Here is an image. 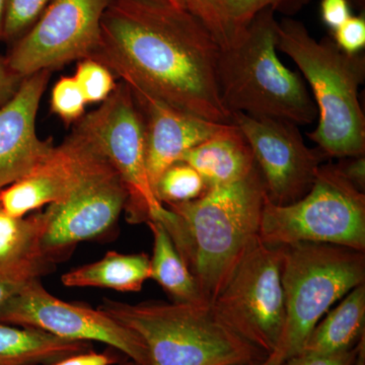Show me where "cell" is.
Segmentation results:
<instances>
[{
  "label": "cell",
  "mask_w": 365,
  "mask_h": 365,
  "mask_svg": "<svg viewBox=\"0 0 365 365\" xmlns=\"http://www.w3.org/2000/svg\"><path fill=\"white\" fill-rule=\"evenodd\" d=\"M180 6L184 7L197 18H200L206 0H176Z\"/></svg>",
  "instance_id": "35"
},
{
  "label": "cell",
  "mask_w": 365,
  "mask_h": 365,
  "mask_svg": "<svg viewBox=\"0 0 365 365\" xmlns=\"http://www.w3.org/2000/svg\"><path fill=\"white\" fill-rule=\"evenodd\" d=\"M180 162L191 165L208 189L241 181L256 170L246 137L234 123H225L203 143L187 151Z\"/></svg>",
  "instance_id": "17"
},
{
  "label": "cell",
  "mask_w": 365,
  "mask_h": 365,
  "mask_svg": "<svg viewBox=\"0 0 365 365\" xmlns=\"http://www.w3.org/2000/svg\"><path fill=\"white\" fill-rule=\"evenodd\" d=\"M259 239L269 246L318 242L365 252V194L336 165H322L297 202L277 205L266 197Z\"/></svg>",
  "instance_id": "7"
},
{
  "label": "cell",
  "mask_w": 365,
  "mask_h": 365,
  "mask_svg": "<svg viewBox=\"0 0 365 365\" xmlns=\"http://www.w3.org/2000/svg\"><path fill=\"white\" fill-rule=\"evenodd\" d=\"M112 0H52L42 16L7 54L9 66L25 78L91 58Z\"/></svg>",
  "instance_id": "10"
},
{
  "label": "cell",
  "mask_w": 365,
  "mask_h": 365,
  "mask_svg": "<svg viewBox=\"0 0 365 365\" xmlns=\"http://www.w3.org/2000/svg\"><path fill=\"white\" fill-rule=\"evenodd\" d=\"M283 361H284L283 355L279 351H274L257 365H282Z\"/></svg>",
  "instance_id": "36"
},
{
  "label": "cell",
  "mask_w": 365,
  "mask_h": 365,
  "mask_svg": "<svg viewBox=\"0 0 365 365\" xmlns=\"http://www.w3.org/2000/svg\"><path fill=\"white\" fill-rule=\"evenodd\" d=\"M91 349V343L62 339L39 329L0 323V365H49Z\"/></svg>",
  "instance_id": "19"
},
{
  "label": "cell",
  "mask_w": 365,
  "mask_h": 365,
  "mask_svg": "<svg viewBox=\"0 0 365 365\" xmlns=\"http://www.w3.org/2000/svg\"><path fill=\"white\" fill-rule=\"evenodd\" d=\"M350 6L348 0H322V21L331 30H337L352 16Z\"/></svg>",
  "instance_id": "31"
},
{
  "label": "cell",
  "mask_w": 365,
  "mask_h": 365,
  "mask_svg": "<svg viewBox=\"0 0 365 365\" xmlns=\"http://www.w3.org/2000/svg\"><path fill=\"white\" fill-rule=\"evenodd\" d=\"M88 105L73 76H62L53 86L51 111L66 124L74 123L86 114Z\"/></svg>",
  "instance_id": "28"
},
{
  "label": "cell",
  "mask_w": 365,
  "mask_h": 365,
  "mask_svg": "<svg viewBox=\"0 0 365 365\" xmlns=\"http://www.w3.org/2000/svg\"><path fill=\"white\" fill-rule=\"evenodd\" d=\"M74 130L90 139L121 178L128 194L125 210L129 222L160 220L165 207L148 178L143 116L129 86L118 83L97 110L76 122Z\"/></svg>",
  "instance_id": "9"
},
{
  "label": "cell",
  "mask_w": 365,
  "mask_h": 365,
  "mask_svg": "<svg viewBox=\"0 0 365 365\" xmlns=\"http://www.w3.org/2000/svg\"><path fill=\"white\" fill-rule=\"evenodd\" d=\"M73 78L88 104H102L118 85L113 72L93 58L79 60Z\"/></svg>",
  "instance_id": "26"
},
{
  "label": "cell",
  "mask_w": 365,
  "mask_h": 365,
  "mask_svg": "<svg viewBox=\"0 0 365 365\" xmlns=\"http://www.w3.org/2000/svg\"><path fill=\"white\" fill-rule=\"evenodd\" d=\"M232 123L248 141L270 202L287 205L306 195L328 158L307 148L297 125L242 113L232 114Z\"/></svg>",
  "instance_id": "13"
},
{
  "label": "cell",
  "mask_w": 365,
  "mask_h": 365,
  "mask_svg": "<svg viewBox=\"0 0 365 365\" xmlns=\"http://www.w3.org/2000/svg\"><path fill=\"white\" fill-rule=\"evenodd\" d=\"M100 309L143 340L148 365H257L267 356L203 302L131 304L106 299Z\"/></svg>",
  "instance_id": "5"
},
{
  "label": "cell",
  "mask_w": 365,
  "mask_h": 365,
  "mask_svg": "<svg viewBox=\"0 0 365 365\" xmlns=\"http://www.w3.org/2000/svg\"><path fill=\"white\" fill-rule=\"evenodd\" d=\"M148 1L158 2V4H174V6H180L179 4H177L176 0H148Z\"/></svg>",
  "instance_id": "40"
},
{
  "label": "cell",
  "mask_w": 365,
  "mask_h": 365,
  "mask_svg": "<svg viewBox=\"0 0 365 365\" xmlns=\"http://www.w3.org/2000/svg\"><path fill=\"white\" fill-rule=\"evenodd\" d=\"M312 0H206L199 20L220 48L234 44L257 14L265 9L294 14Z\"/></svg>",
  "instance_id": "21"
},
{
  "label": "cell",
  "mask_w": 365,
  "mask_h": 365,
  "mask_svg": "<svg viewBox=\"0 0 365 365\" xmlns=\"http://www.w3.org/2000/svg\"><path fill=\"white\" fill-rule=\"evenodd\" d=\"M281 280L287 319L277 351L285 360L302 352L314 327L336 302L364 284L365 253L318 242L283 246Z\"/></svg>",
  "instance_id": "6"
},
{
  "label": "cell",
  "mask_w": 365,
  "mask_h": 365,
  "mask_svg": "<svg viewBox=\"0 0 365 365\" xmlns=\"http://www.w3.org/2000/svg\"><path fill=\"white\" fill-rule=\"evenodd\" d=\"M350 4H353L356 9H359L360 13H364L365 0H348Z\"/></svg>",
  "instance_id": "39"
},
{
  "label": "cell",
  "mask_w": 365,
  "mask_h": 365,
  "mask_svg": "<svg viewBox=\"0 0 365 365\" xmlns=\"http://www.w3.org/2000/svg\"><path fill=\"white\" fill-rule=\"evenodd\" d=\"M130 88V86H129ZM143 116L146 167L151 187L168 168L203 143L225 123H213L173 107L145 91L130 88Z\"/></svg>",
  "instance_id": "16"
},
{
  "label": "cell",
  "mask_w": 365,
  "mask_h": 365,
  "mask_svg": "<svg viewBox=\"0 0 365 365\" xmlns=\"http://www.w3.org/2000/svg\"><path fill=\"white\" fill-rule=\"evenodd\" d=\"M52 0H6L1 41L14 44L42 16Z\"/></svg>",
  "instance_id": "27"
},
{
  "label": "cell",
  "mask_w": 365,
  "mask_h": 365,
  "mask_svg": "<svg viewBox=\"0 0 365 365\" xmlns=\"http://www.w3.org/2000/svg\"><path fill=\"white\" fill-rule=\"evenodd\" d=\"M23 81L24 78L9 66L6 56L0 55V108L14 98Z\"/></svg>",
  "instance_id": "33"
},
{
  "label": "cell",
  "mask_w": 365,
  "mask_h": 365,
  "mask_svg": "<svg viewBox=\"0 0 365 365\" xmlns=\"http://www.w3.org/2000/svg\"><path fill=\"white\" fill-rule=\"evenodd\" d=\"M220 47L182 6L112 0L91 58L121 81L213 123H232L217 83Z\"/></svg>",
  "instance_id": "1"
},
{
  "label": "cell",
  "mask_w": 365,
  "mask_h": 365,
  "mask_svg": "<svg viewBox=\"0 0 365 365\" xmlns=\"http://www.w3.org/2000/svg\"><path fill=\"white\" fill-rule=\"evenodd\" d=\"M118 365H137L136 364H134L133 361H131V360L127 359L125 360L123 362H120V364H118Z\"/></svg>",
  "instance_id": "41"
},
{
  "label": "cell",
  "mask_w": 365,
  "mask_h": 365,
  "mask_svg": "<svg viewBox=\"0 0 365 365\" xmlns=\"http://www.w3.org/2000/svg\"><path fill=\"white\" fill-rule=\"evenodd\" d=\"M359 343L353 349L328 354L302 351L285 359L282 365H354Z\"/></svg>",
  "instance_id": "30"
},
{
  "label": "cell",
  "mask_w": 365,
  "mask_h": 365,
  "mask_svg": "<svg viewBox=\"0 0 365 365\" xmlns=\"http://www.w3.org/2000/svg\"><path fill=\"white\" fill-rule=\"evenodd\" d=\"M277 26L275 11L263 9L237 42L220 48V98L232 116L242 113L297 126L313 124L318 119V110L306 83L278 58Z\"/></svg>",
  "instance_id": "4"
},
{
  "label": "cell",
  "mask_w": 365,
  "mask_h": 365,
  "mask_svg": "<svg viewBox=\"0 0 365 365\" xmlns=\"http://www.w3.org/2000/svg\"><path fill=\"white\" fill-rule=\"evenodd\" d=\"M52 71L26 76L14 98L0 108V190L30 174L54 150L38 135L37 115Z\"/></svg>",
  "instance_id": "15"
},
{
  "label": "cell",
  "mask_w": 365,
  "mask_h": 365,
  "mask_svg": "<svg viewBox=\"0 0 365 365\" xmlns=\"http://www.w3.org/2000/svg\"><path fill=\"white\" fill-rule=\"evenodd\" d=\"M202 177L191 165L177 162L168 168L155 186V194L163 205L195 200L208 191Z\"/></svg>",
  "instance_id": "24"
},
{
  "label": "cell",
  "mask_w": 365,
  "mask_h": 365,
  "mask_svg": "<svg viewBox=\"0 0 365 365\" xmlns=\"http://www.w3.org/2000/svg\"><path fill=\"white\" fill-rule=\"evenodd\" d=\"M277 50L297 64L311 86L318 126L307 133L327 158L365 155V117L359 91L365 79V57L346 54L330 38L318 41L302 21L282 19Z\"/></svg>",
  "instance_id": "3"
},
{
  "label": "cell",
  "mask_w": 365,
  "mask_h": 365,
  "mask_svg": "<svg viewBox=\"0 0 365 365\" xmlns=\"http://www.w3.org/2000/svg\"><path fill=\"white\" fill-rule=\"evenodd\" d=\"M105 158L90 139L73 129L30 174L0 190V210L25 217L61 202Z\"/></svg>",
  "instance_id": "14"
},
{
  "label": "cell",
  "mask_w": 365,
  "mask_h": 365,
  "mask_svg": "<svg viewBox=\"0 0 365 365\" xmlns=\"http://www.w3.org/2000/svg\"><path fill=\"white\" fill-rule=\"evenodd\" d=\"M365 336V283L355 287L323 317L302 351L328 354L356 347Z\"/></svg>",
  "instance_id": "18"
},
{
  "label": "cell",
  "mask_w": 365,
  "mask_h": 365,
  "mask_svg": "<svg viewBox=\"0 0 365 365\" xmlns=\"http://www.w3.org/2000/svg\"><path fill=\"white\" fill-rule=\"evenodd\" d=\"M6 0H0V41H1L2 26H4V11Z\"/></svg>",
  "instance_id": "38"
},
{
  "label": "cell",
  "mask_w": 365,
  "mask_h": 365,
  "mask_svg": "<svg viewBox=\"0 0 365 365\" xmlns=\"http://www.w3.org/2000/svg\"><path fill=\"white\" fill-rule=\"evenodd\" d=\"M0 323L39 329L62 339L100 342L137 365H148L143 340L101 309L71 304L50 294L40 279L26 285L0 311Z\"/></svg>",
  "instance_id": "11"
},
{
  "label": "cell",
  "mask_w": 365,
  "mask_h": 365,
  "mask_svg": "<svg viewBox=\"0 0 365 365\" xmlns=\"http://www.w3.org/2000/svg\"><path fill=\"white\" fill-rule=\"evenodd\" d=\"M266 190L258 168L188 202L165 205L162 223L211 304L249 247L259 237Z\"/></svg>",
  "instance_id": "2"
},
{
  "label": "cell",
  "mask_w": 365,
  "mask_h": 365,
  "mask_svg": "<svg viewBox=\"0 0 365 365\" xmlns=\"http://www.w3.org/2000/svg\"><path fill=\"white\" fill-rule=\"evenodd\" d=\"M146 225L153 237L150 279L157 281L175 302L206 304L165 227L158 220H150Z\"/></svg>",
  "instance_id": "22"
},
{
  "label": "cell",
  "mask_w": 365,
  "mask_h": 365,
  "mask_svg": "<svg viewBox=\"0 0 365 365\" xmlns=\"http://www.w3.org/2000/svg\"><path fill=\"white\" fill-rule=\"evenodd\" d=\"M340 163L336 165L343 176L360 192L365 190V158L359 157L340 158Z\"/></svg>",
  "instance_id": "34"
},
{
  "label": "cell",
  "mask_w": 365,
  "mask_h": 365,
  "mask_svg": "<svg viewBox=\"0 0 365 365\" xmlns=\"http://www.w3.org/2000/svg\"><path fill=\"white\" fill-rule=\"evenodd\" d=\"M120 364L119 355L111 350L96 352L93 350L71 355L49 365H114Z\"/></svg>",
  "instance_id": "32"
},
{
  "label": "cell",
  "mask_w": 365,
  "mask_h": 365,
  "mask_svg": "<svg viewBox=\"0 0 365 365\" xmlns=\"http://www.w3.org/2000/svg\"><path fill=\"white\" fill-rule=\"evenodd\" d=\"M55 267L42 251L14 267L0 270V311L26 285L51 272Z\"/></svg>",
  "instance_id": "25"
},
{
  "label": "cell",
  "mask_w": 365,
  "mask_h": 365,
  "mask_svg": "<svg viewBox=\"0 0 365 365\" xmlns=\"http://www.w3.org/2000/svg\"><path fill=\"white\" fill-rule=\"evenodd\" d=\"M150 279V258L146 254L108 252L101 260L63 274L66 287L109 288L120 292H138Z\"/></svg>",
  "instance_id": "20"
},
{
  "label": "cell",
  "mask_w": 365,
  "mask_h": 365,
  "mask_svg": "<svg viewBox=\"0 0 365 365\" xmlns=\"http://www.w3.org/2000/svg\"><path fill=\"white\" fill-rule=\"evenodd\" d=\"M41 230L40 211L25 217H14L0 210V270L14 267L42 251Z\"/></svg>",
  "instance_id": "23"
},
{
  "label": "cell",
  "mask_w": 365,
  "mask_h": 365,
  "mask_svg": "<svg viewBox=\"0 0 365 365\" xmlns=\"http://www.w3.org/2000/svg\"><path fill=\"white\" fill-rule=\"evenodd\" d=\"M334 43L346 54H359L365 47V16L364 13L359 16H351L333 31Z\"/></svg>",
  "instance_id": "29"
},
{
  "label": "cell",
  "mask_w": 365,
  "mask_h": 365,
  "mask_svg": "<svg viewBox=\"0 0 365 365\" xmlns=\"http://www.w3.org/2000/svg\"><path fill=\"white\" fill-rule=\"evenodd\" d=\"M127 199L121 178L105 158L63 201L41 212L43 253L56 264L79 242L105 234L125 210Z\"/></svg>",
  "instance_id": "12"
},
{
  "label": "cell",
  "mask_w": 365,
  "mask_h": 365,
  "mask_svg": "<svg viewBox=\"0 0 365 365\" xmlns=\"http://www.w3.org/2000/svg\"><path fill=\"white\" fill-rule=\"evenodd\" d=\"M282 257L283 247L258 237L210 304L228 328L266 355L279 349L287 319Z\"/></svg>",
  "instance_id": "8"
},
{
  "label": "cell",
  "mask_w": 365,
  "mask_h": 365,
  "mask_svg": "<svg viewBox=\"0 0 365 365\" xmlns=\"http://www.w3.org/2000/svg\"><path fill=\"white\" fill-rule=\"evenodd\" d=\"M354 365H365V336L359 343V353Z\"/></svg>",
  "instance_id": "37"
}]
</instances>
